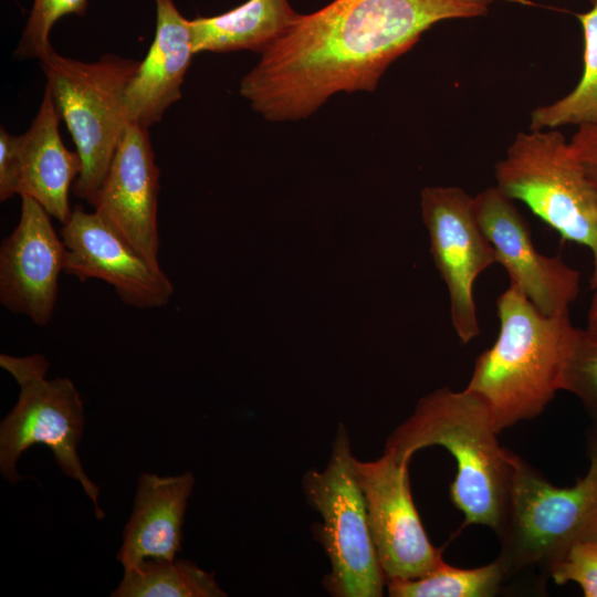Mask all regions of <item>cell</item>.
<instances>
[{"label":"cell","mask_w":597,"mask_h":597,"mask_svg":"<svg viewBox=\"0 0 597 597\" xmlns=\"http://www.w3.org/2000/svg\"><path fill=\"white\" fill-rule=\"evenodd\" d=\"M502 0H334L261 52L240 94L270 122L300 121L338 92H373L432 25L481 17ZM528 3L527 0H507Z\"/></svg>","instance_id":"1"},{"label":"cell","mask_w":597,"mask_h":597,"mask_svg":"<svg viewBox=\"0 0 597 597\" xmlns=\"http://www.w3.org/2000/svg\"><path fill=\"white\" fill-rule=\"evenodd\" d=\"M158 191L159 169L148 129L128 123L93 207L155 268H160Z\"/></svg>","instance_id":"14"},{"label":"cell","mask_w":597,"mask_h":597,"mask_svg":"<svg viewBox=\"0 0 597 597\" xmlns=\"http://www.w3.org/2000/svg\"><path fill=\"white\" fill-rule=\"evenodd\" d=\"M193 484L190 471L176 476H139L133 513L117 553L124 570L148 558L175 559L181 547L182 522Z\"/></svg>","instance_id":"16"},{"label":"cell","mask_w":597,"mask_h":597,"mask_svg":"<svg viewBox=\"0 0 597 597\" xmlns=\"http://www.w3.org/2000/svg\"><path fill=\"white\" fill-rule=\"evenodd\" d=\"M590 3H593L595 0H588Z\"/></svg>","instance_id":"28"},{"label":"cell","mask_w":597,"mask_h":597,"mask_svg":"<svg viewBox=\"0 0 597 597\" xmlns=\"http://www.w3.org/2000/svg\"><path fill=\"white\" fill-rule=\"evenodd\" d=\"M562 390L575 395L597 418V335L578 328L567 360Z\"/></svg>","instance_id":"23"},{"label":"cell","mask_w":597,"mask_h":597,"mask_svg":"<svg viewBox=\"0 0 597 597\" xmlns=\"http://www.w3.org/2000/svg\"><path fill=\"white\" fill-rule=\"evenodd\" d=\"M408 465L388 452L373 461L353 459L386 584L419 578L443 561L415 506Z\"/></svg>","instance_id":"10"},{"label":"cell","mask_w":597,"mask_h":597,"mask_svg":"<svg viewBox=\"0 0 597 597\" xmlns=\"http://www.w3.org/2000/svg\"><path fill=\"white\" fill-rule=\"evenodd\" d=\"M557 585L574 582L584 596L597 597V541H584L573 545L549 570Z\"/></svg>","instance_id":"24"},{"label":"cell","mask_w":597,"mask_h":597,"mask_svg":"<svg viewBox=\"0 0 597 597\" xmlns=\"http://www.w3.org/2000/svg\"><path fill=\"white\" fill-rule=\"evenodd\" d=\"M39 61L82 161L73 192L94 206L128 124L125 94L140 61L105 54L83 62L54 50Z\"/></svg>","instance_id":"5"},{"label":"cell","mask_w":597,"mask_h":597,"mask_svg":"<svg viewBox=\"0 0 597 597\" xmlns=\"http://www.w3.org/2000/svg\"><path fill=\"white\" fill-rule=\"evenodd\" d=\"M21 198L19 222L0 247V302L44 326L56 303L65 247L46 210L31 197Z\"/></svg>","instance_id":"13"},{"label":"cell","mask_w":597,"mask_h":597,"mask_svg":"<svg viewBox=\"0 0 597 597\" xmlns=\"http://www.w3.org/2000/svg\"><path fill=\"white\" fill-rule=\"evenodd\" d=\"M86 9L87 0H33L14 56L41 60L53 50L50 42L53 25L69 14L84 15Z\"/></svg>","instance_id":"22"},{"label":"cell","mask_w":597,"mask_h":597,"mask_svg":"<svg viewBox=\"0 0 597 597\" xmlns=\"http://www.w3.org/2000/svg\"><path fill=\"white\" fill-rule=\"evenodd\" d=\"M19 149L20 135L0 129V200L6 201L19 195Z\"/></svg>","instance_id":"25"},{"label":"cell","mask_w":597,"mask_h":597,"mask_svg":"<svg viewBox=\"0 0 597 597\" xmlns=\"http://www.w3.org/2000/svg\"><path fill=\"white\" fill-rule=\"evenodd\" d=\"M353 459L348 431L339 423L326 467L307 470L302 489L307 503L321 516L313 532L329 562L324 589L333 597H379L386 580Z\"/></svg>","instance_id":"7"},{"label":"cell","mask_w":597,"mask_h":597,"mask_svg":"<svg viewBox=\"0 0 597 597\" xmlns=\"http://www.w3.org/2000/svg\"><path fill=\"white\" fill-rule=\"evenodd\" d=\"M490 411L475 394L439 388L420 398L412 413L388 436L384 452L410 462L430 446L443 447L457 463L450 484L452 503L463 526L484 525L499 532L509 504L512 451L498 439Z\"/></svg>","instance_id":"2"},{"label":"cell","mask_w":597,"mask_h":597,"mask_svg":"<svg viewBox=\"0 0 597 597\" xmlns=\"http://www.w3.org/2000/svg\"><path fill=\"white\" fill-rule=\"evenodd\" d=\"M61 115L45 87L30 128L20 135L19 196L31 197L51 216L65 223L72 208L69 192L82 169L77 151L69 150L61 138Z\"/></svg>","instance_id":"17"},{"label":"cell","mask_w":597,"mask_h":597,"mask_svg":"<svg viewBox=\"0 0 597 597\" xmlns=\"http://www.w3.org/2000/svg\"><path fill=\"white\" fill-rule=\"evenodd\" d=\"M61 237L65 273L81 282L102 280L137 308L161 307L170 301L174 286L161 268L153 266L95 210L73 208Z\"/></svg>","instance_id":"12"},{"label":"cell","mask_w":597,"mask_h":597,"mask_svg":"<svg viewBox=\"0 0 597 597\" xmlns=\"http://www.w3.org/2000/svg\"><path fill=\"white\" fill-rule=\"evenodd\" d=\"M476 220L514 285L544 315L568 312L579 292L580 274L561 255L547 256L533 243L514 200L496 186L473 197Z\"/></svg>","instance_id":"11"},{"label":"cell","mask_w":597,"mask_h":597,"mask_svg":"<svg viewBox=\"0 0 597 597\" xmlns=\"http://www.w3.org/2000/svg\"><path fill=\"white\" fill-rule=\"evenodd\" d=\"M569 143L585 172L597 187V125L578 126Z\"/></svg>","instance_id":"26"},{"label":"cell","mask_w":597,"mask_h":597,"mask_svg":"<svg viewBox=\"0 0 597 597\" xmlns=\"http://www.w3.org/2000/svg\"><path fill=\"white\" fill-rule=\"evenodd\" d=\"M0 366L18 383L20 392L12 410L0 423V471L11 483L21 476L15 463L34 444L51 449L65 475L77 480L92 500L97 519L98 486L81 464L77 446L84 429L81 396L69 378L46 379L49 362L40 354L15 357L0 355Z\"/></svg>","instance_id":"8"},{"label":"cell","mask_w":597,"mask_h":597,"mask_svg":"<svg viewBox=\"0 0 597 597\" xmlns=\"http://www.w3.org/2000/svg\"><path fill=\"white\" fill-rule=\"evenodd\" d=\"M506 578L496 558L475 568H460L442 561L428 574L386 584L391 597H490Z\"/></svg>","instance_id":"21"},{"label":"cell","mask_w":597,"mask_h":597,"mask_svg":"<svg viewBox=\"0 0 597 597\" xmlns=\"http://www.w3.org/2000/svg\"><path fill=\"white\" fill-rule=\"evenodd\" d=\"M496 187L523 202L562 239L591 253L597 285V187L558 129L519 133L494 166Z\"/></svg>","instance_id":"6"},{"label":"cell","mask_w":597,"mask_h":597,"mask_svg":"<svg viewBox=\"0 0 597 597\" xmlns=\"http://www.w3.org/2000/svg\"><path fill=\"white\" fill-rule=\"evenodd\" d=\"M499 333L475 359L465 389L502 430L540 416L558 390L577 331L568 312L547 316L514 285L495 301Z\"/></svg>","instance_id":"3"},{"label":"cell","mask_w":597,"mask_h":597,"mask_svg":"<svg viewBox=\"0 0 597 597\" xmlns=\"http://www.w3.org/2000/svg\"><path fill=\"white\" fill-rule=\"evenodd\" d=\"M594 296L589 306L586 329L597 335V285L594 287Z\"/></svg>","instance_id":"27"},{"label":"cell","mask_w":597,"mask_h":597,"mask_svg":"<svg viewBox=\"0 0 597 597\" xmlns=\"http://www.w3.org/2000/svg\"><path fill=\"white\" fill-rule=\"evenodd\" d=\"M112 597H224L214 573H208L187 559L143 561L124 570Z\"/></svg>","instance_id":"20"},{"label":"cell","mask_w":597,"mask_h":597,"mask_svg":"<svg viewBox=\"0 0 597 597\" xmlns=\"http://www.w3.org/2000/svg\"><path fill=\"white\" fill-rule=\"evenodd\" d=\"M300 17L287 0H248L218 15L190 20L192 48L200 52H262Z\"/></svg>","instance_id":"18"},{"label":"cell","mask_w":597,"mask_h":597,"mask_svg":"<svg viewBox=\"0 0 597 597\" xmlns=\"http://www.w3.org/2000/svg\"><path fill=\"white\" fill-rule=\"evenodd\" d=\"M420 206L430 253L448 290L452 326L468 344L480 334L474 283L496 264L494 251L476 220L473 197L462 188L426 187Z\"/></svg>","instance_id":"9"},{"label":"cell","mask_w":597,"mask_h":597,"mask_svg":"<svg viewBox=\"0 0 597 597\" xmlns=\"http://www.w3.org/2000/svg\"><path fill=\"white\" fill-rule=\"evenodd\" d=\"M583 30V73L568 94L534 108L528 129H558L566 125H597V0L577 14Z\"/></svg>","instance_id":"19"},{"label":"cell","mask_w":597,"mask_h":597,"mask_svg":"<svg viewBox=\"0 0 597 597\" xmlns=\"http://www.w3.org/2000/svg\"><path fill=\"white\" fill-rule=\"evenodd\" d=\"M154 1L155 36L125 94L127 122L147 129L160 122L181 97V86L195 55L190 20L180 13L174 0Z\"/></svg>","instance_id":"15"},{"label":"cell","mask_w":597,"mask_h":597,"mask_svg":"<svg viewBox=\"0 0 597 597\" xmlns=\"http://www.w3.org/2000/svg\"><path fill=\"white\" fill-rule=\"evenodd\" d=\"M587 454V473L561 488L512 452L509 504L498 532V559L506 577L538 568L548 575L573 545L597 541V420L588 432Z\"/></svg>","instance_id":"4"}]
</instances>
